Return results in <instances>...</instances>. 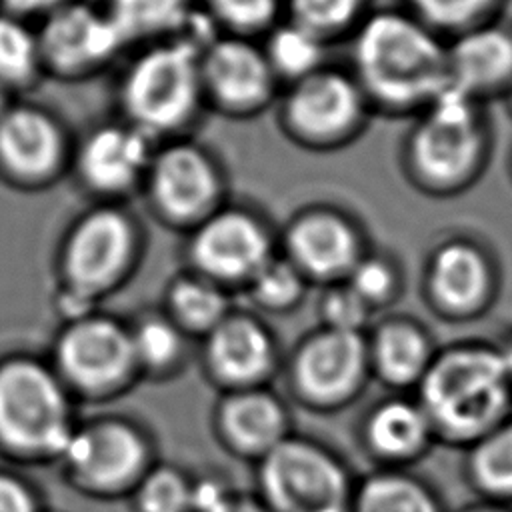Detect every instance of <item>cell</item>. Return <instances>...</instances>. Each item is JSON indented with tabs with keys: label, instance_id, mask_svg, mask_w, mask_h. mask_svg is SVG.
Listing matches in <instances>:
<instances>
[{
	"label": "cell",
	"instance_id": "18",
	"mask_svg": "<svg viewBox=\"0 0 512 512\" xmlns=\"http://www.w3.org/2000/svg\"><path fill=\"white\" fill-rule=\"evenodd\" d=\"M200 360L220 392L270 386L282 364L276 334L262 314L240 306L200 340Z\"/></svg>",
	"mask_w": 512,
	"mask_h": 512
},
{
	"label": "cell",
	"instance_id": "29",
	"mask_svg": "<svg viewBox=\"0 0 512 512\" xmlns=\"http://www.w3.org/2000/svg\"><path fill=\"white\" fill-rule=\"evenodd\" d=\"M260 44L282 88L330 64V44L288 18H282L268 34H264Z\"/></svg>",
	"mask_w": 512,
	"mask_h": 512
},
{
	"label": "cell",
	"instance_id": "2",
	"mask_svg": "<svg viewBox=\"0 0 512 512\" xmlns=\"http://www.w3.org/2000/svg\"><path fill=\"white\" fill-rule=\"evenodd\" d=\"M216 34L200 8L184 34L136 48L118 76V118L156 142L190 136L206 112L200 52Z\"/></svg>",
	"mask_w": 512,
	"mask_h": 512
},
{
	"label": "cell",
	"instance_id": "38",
	"mask_svg": "<svg viewBox=\"0 0 512 512\" xmlns=\"http://www.w3.org/2000/svg\"><path fill=\"white\" fill-rule=\"evenodd\" d=\"M318 316L320 326L346 332H368L376 320V312L344 280L322 288Z\"/></svg>",
	"mask_w": 512,
	"mask_h": 512
},
{
	"label": "cell",
	"instance_id": "34",
	"mask_svg": "<svg viewBox=\"0 0 512 512\" xmlns=\"http://www.w3.org/2000/svg\"><path fill=\"white\" fill-rule=\"evenodd\" d=\"M218 34L260 40L284 18V0H200Z\"/></svg>",
	"mask_w": 512,
	"mask_h": 512
},
{
	"label": "cell",
	"instance_id": "21",
	"mask_svg": "<svg viewBox=\"0 0 512 512\" xmlns=\"http://www.w3.org/2000/svg\"><path fill=\"white\" fill-rule=\"evenodd\" d=\"M212 430L228 454L252 464L294 434L290 406L272 386L220 392Z\"/></svg>",
	"mask_w": 512,
	"mask_h": 512
},
{
	"label": "cell",
	"instance_id": "46",
	"mask_svg": "<svg viewBox=\"0 0 512 512\" xmlns=\"http://www.w3.org/2000/svg\"><path fill=\"white\" fill-rule=\"evenodd\" d=\"M502 102H504V106H506V110H508V114L512 116V82H510V86L506 88V92L502 94V98H500Z\"/></svg>",
	"mask_w": 512,
	"mask_h": 512
},
{
	"label": "cell",
	"instance_id": "30",
	"mask_svg": "<svg viewBox=\"0 0 512 512\" xmlns=\"http://www.w3.org/2000/svg\"><path fill=\"white\" fill-rule=\"evenodd\" d=\"M464 470L484 500H512V418L466 448Z\"/></svg>",
	"mask_w": 512,
	"mask_h": 512
},
{
	"label": "cell",
	"instance_id": "32",
	"mask_svg": "<svg viewBox=\"0 0 512 512\" xmlns=\"http://www.w3.org/2000/svg\"><path fill=\"white\" fill-rule=\"evenodd\" d=\"M42 74L36 30L30 22L0 12V82L18 92L34 86Z\"/></svg>",
	"mask_w": 512,
	"mask_h": 512
},
{
	"label": "cell",
	"instance_id": "33",
	"mask_svg": "<svg viewBox=\"0 0 512 512\" xmlns=\"http://www.w3.org/2000/svg\"><path fill=\"white\" fill-rule=\"evenodd\" d=\"M368 12V0H284V18L328 44L350 38Z\"/></svg>",
	"mask_w": 512,
	"mask_h": 512
},
{
	"label": "cell",
	"instance_id": "9",
	"mask_svg": "<svg viewBox=\"0 0 512 512\" xmlns=\"http://www.w3.org/2000/svg\"><path fill=\"white\" fill-rule=\"evenodd\" d=\"M370 378L366 332L318 326L298 340L286 360V382L292 396L316 412L350 406Z\"/></svg>",
	"mask_w": 512,
	"mask_h": 512
},
{
	"label": "cell",
	"instance_id": "17",
	"mask_svg": "<svg viewBox=\"0 0 512 512\" xmlns=\"http://www.w3.org/2000/svg\"><path fill=\"white\" fill-rule=\"evenodd\" d=\"M156 144L122 118L100 122L74 142L70 170L100 202H120L142 192Z\"/></svg>",
	"mask_w": 512,
	"mask_h": 512
},
{
	"label": "cell",
	"instance_id": "3",
	"mask_svg": "<svg viewBox=\"0 0 512 512\" xmlns=\"http://www.w3.org/2000/svg\"><path fill=\"white\" fill-rule=\"evenodd\" d=\"M414 396L432 424L436 444L466 450L510 418L512 382L502 350L480 340L438 346Z\"/></svg>",
	"mask_w": 512,
	"mask_h": 512
},
{
	"label": "cell",
	"instance_id": "19",
	"mask_svg": "<svg viewBox=\"0 0 512 512\" xmlns=\"http://www.w3.org/2000/svg\"><path fill=\"white\" fill-rule=\"evenodd\" d=\"M422 284L424 296L438 316L446 320L476 318L492 302L494 264L480 242L452 234L430 248Z\"/></svg>",
	"mask_w": 512,
	"mask_h": 512
},
{
	"label": "cell",
	"instance_id": "28",
	"mask_svg": "<svg viewBox=\"0 0 512 512\" xmlns=\"http://www.w3.org/2000/svg\"><path fill=\"white\" fill-rule=\"evenodd\" d=\"M128 326L142 376L168 380L186 368L192 338L162 308L142 312Z\"/></svg>",
	"mask_w": 512,
	"mask_h": 512
},
{
	"label": "cell",
	"instance_id": "41",
	"mask_svg": "<svg viewBox=\"0 0 512 512\" xmlns=\"http://www.w3.org/2000/svg\"><path fill=\"white\" fill-rule=\"evenodd\" d=\"M0 512H36L28 492L4 476H0Z\"/></svg>",
	"mask_w": 512,
	"mask_h": 512
},
{
	"label": "cell",
	"instance_id": "10",
	"mask_svg": "<svg viewBox=\"0 0 512 512\" xmlns=\"http://www.w3.org/2000/svg\"><path fill=\"white\" fill-rule=\"evenodd\" d=\"M142 226L120 202H100L70 228L64 268L84 298L102 296L120 286L142 254Z\"/></svg>",
	"mask_w": 512,
	"mask_h": 512
},
{
	"label": "cell",
	"instance_id": "25",
	"mask_svg": "<svg viewBox=\"0 0 512 512\" xmlns=\"http://www.w3.org/2000/svg\"><path fill=\"white\" fill-rule=\"evenodd\" d=\"M126 50L176 38L200 12V0H106L102 6Z\"/></svg>",
	"mask_w": 512,
	"mask_h": 512
},
{
	"label": "cell",
	"instance_id": "16",
	"mask_svg": "<svg viewBox=\"0 0 512 512\" xmlns=\"http://www.w3.org/2000/svg\"><path fill=\"white\" fill-rule=\"evenodd\" d=\"M44 74L74 82L108 68L126 46L102 6L70 0L36 28Z\"/></svg>",
	"mask_w": 512,
	"mask_h": 512
},
{
	"label": "cell",
	"instance_id": "36",
	"mask_svg": "<svg viewBox=\"0 0 512 512\" xmlns=\"http://www.w3.org/2000/svg\"><path fill=\"white\" fill-rule=\"evenodd\" d=\"M192 484L184 468L156 462L132 490L136 512H192Z\"/></svg>",
	"mask_w": 512,
	"mask_h": 512
},
{
	"label": "cell",
	"instance_id": "27",
	"mask_svg": "<svg viewBox=\"0 0 512 512\" xmlns=\"http://www.w3.org/2000/svg\"><path fill=\"white\" fill-rule=\"evenodd\" d=\"M350 512H446L438 492L408 468L376 466L356 480Z\"/></svg>",
	"mask_w": 512,
	"mask_h": 512
},
{
	"label": "cell",
	"instance_id": "1",
	"mask_svg": "<svg viewBox=\"0 0 512 512\" xmlns=\"http://www.w3.org/2000/svg\"><path fill=\"white\" fill-rule=\"evenodd\" d=\"M348 40L374 116L410 120L448 88L446 38L402 6L370 10Z\"/></svg>",
	"mask_w": 512,
	"mask_h": 512
},
{
	"label": "cell",
	"instance_id": "7",
	"mask_svg": "<svg viewBox=\"0 0 512 512\" xmlns=\"http://www.w3.org/2000/svg\"><path fill=\"white\" fill-rule=\"evenodd\" d=\"M140 194L162 226L188 234L228 202V180L210 148L180 136L156 144Z\"/></svg>",
	"mask_w": 512,
	"mask_h": 512
},
{
	"label": "cell",
	"instance_id": "12",
	"mask_svg": "<svg viewBox=\"0 0 512 512\" xmlns=\"http://www.w3.org/2000/svg\"><path fill=\"white\" fill-rule=\"evenodd\" d=\"M200 80L206 110L230 120H250L274 104L282 92L260 40L216 34L200 52Z\"/></svg>",
	"mask_w": 512,
	"mask_h": 512
},
{
	"label": "cell",
	"instance_id": "45",
	"mask_svg": "<svg viewBox=\"0 0 512 512\" xmlns=\"http://www.w3.org/2000/svg\"><path fill=\"white\" fill-rule=\"evenodd\" d=\"M502 350V356H504V364H506V372H508V378L512 382V342L506 344Z\"/></svg>",
	"mask_w": 512,
	"mask_h": 512
},
{
	"label": "cell",
	"instance_id": "42",
	"mask_svg": "<svg viewBox=\"0 0 512 512\" xmlns=\"http://www.w3.org/2000/svg\"><path fill=\"white\" fill-rule=\"evenodd\" d=\"M224 512H272V510L262 502V498L256 492L250 494L240 490Z\"/></svg>",
	"mask_w": 512,
	"mask_h": 512
},
{
	"label": "cell",
	"instance_id": "31",
	"mask_svg": "<svg viewBox=\"0 0 512 512\" xmlns=\"http://www.w3.org/2000/svg\"><path fill=\"white\" fill-rule=\"evenodd\" d=\"M312 286L280 252L268 260L240 290L248 308L258 314L296 310Z\"/></svg>",
	"mask_w": 512,
	"mask_h": 512
},
{
	"label": "cell",
	"instance_id": "47",
	"mask_svg": "<svg viewBox=\"0 0 512 512\" xmlns=\"http://www.w3.org/2000/svg\"><path fill=\"white\" fill-rule=\"evenodd\" d=\"M510 170H512V158H510Z\"/></svg>",
	"mask_w": 512,
	"mask_h": 512
},
{
	"label": "cell",
	"instance_id": "37",
	"mask_svg": "<svg viewBox=\"0 0 512 512\" xmlns=\"http://www.w3.org/2000/svg\"><path fill=\"white\" fill-rule=\"evenodd\" d=\"M376 314L392 306L402 292V272L394 258L368 250L344 280Z\"/></svg>",
	"mask_w": 512,
	"mask_h": 512
},
{
	"label": "cell",
	"instance_id": "15",
	"mask_svg": "<svg viewBox=\"0 0 512 512\" xmlns=\"http://www.w3.org/2000/svg\"><path fill=\"white\" fill-rule=\"evenodd\" d=\"M62 458L86 488L102 494H132L156 464L148 432L124 418H104L76 428Z\"/></svg>",
	"mask_w": 512,
	"mask_h": 512
},
{
	"label": "cell",
	"instance_id": "6",
	"mask_svg": "<svg viewBox=\"0 0 512 512\" xmlns=\"http://www.w3.org/2000/svg\"><path fill=\"white\" fill-rule=\"evenodd\" d=\"M256 494L272 512H350L356 476L324 442L290 434L254 464Z\"/></svg>",
	"mask_w": 512,
	"mask_h": 512
},
{
	"label": "cell",
	"instance_id": "11",
	"mask_svg": "<svg viewBox=\"0 0 512 512\" xmlns=\"http://www.w3.org/2000/svg\"><path fill=\"white\" fill-rule=\"evenodd\" d=\"M74 430L64 390L44 368L16 362L0 370V436L10 446L62 456Z\"/></svg>",
	"mask_w": 512,
	"mask_h": 512
},
{
	"label": "cell",
	"instance_id": "13",
	"mask_svg": "<svg viewBox=\"0 0 512 512\" xmlns=\"http://www.w3.org/2000/svg\"><path fill=\"white\" fill-rule=\"evenodd\" d=\"M368 250L360 222L326 202L296 210L278 230V252L310 284L322 288L346 280Z\"/></svg>",
	"mask_w": 512,
	"mask_h": 512
},
{
	"label": "cell",
	"instance_id": "44",
	"mask_svg": "<svg viewBox=\"0 0 512 512\" xmlns=\"http://www.w3.org/2000/svg\"><path fill=\"white\" fill-rule=\"evenodd\" d=\"M12 94H14V92H12L6 84L0 82V118H2V114L12 106V102H14V100H12Z\"/></svg>",
	"mask_w": 512,
	"mask_h": 512
},
{
	"label": "cell",
	"instance_id": "20",
	"mask_svg": "<svg viewBox=\"0 0 512 512\" xmlns=\"http://www.w3.org/2000/svg\"><path fill=\"white\" fill-rule=\"evenodd\" d=\"M58 362L66 378L84 392L112 394L142 376L130 326L112 318H86L62 336Z\"/></svg>",
	"mask_w": 512,
	"mask_h": 512
},
{
	"label": "cell",
	"instance_id": "40",
	"mask_svg": "<svg viewBox=\"0 0 512 512\" xmlns=\"http://www.w3.org/2000/svg\"><path fill=\"white\" fill-rule=\"evenodd\" d=\"M70 0H0V12L20 18L24 22L44 20Z\"/></svg>",
	"mask_w": 512,
	"mask_h": 512
},
{
	"label": "cell",
	"instance_id": "4",
	"mask_svg": "<svg viewBox=\"0 0 512 512\" xmlns=\"http://www.w3.org/2000/svg\"><path fill=\"white\" fill-rule=\"evenodd\" d=\"M492 152V130L484 104L446 88L410 118L400 146L406 182L424 196L452 198L472 188Z\"/></svg>",
	"mask_w": 512,
	"mask_h": 512
},
{
	"label": "cell",
	"instance_id": "14",
	"mask_svg": "<svg viewBox=\"0 0 512 512\" xmlns=\"http://www.w3.org/2000/svg\"><path fill=\"white\" fill-rule=\"evenodd\" d=\"M74 140L48 108L12 102L0 118V180L40 190L60 180L72 164Z\"/></svg>",
	"mask_w": 512,
	"mask_h": 512
},
{
	"label": "cell",
	"instance_id": "22",
	"mask_svg": "<svg viewBox=\"0 0 512 512\" xmlns=\"http://www.w3.org/2000/svg\"><path fill=\"white\" fill-rule=\"evenodd\" d=\"M448 86L486 104L512 82V24L484 22L446 40Z\"/></svg>",
	"mask_w": 512,
	"mask_h": 512
},
{
	"label": "cell",
	"instance_id": "5",
	"mask_svg": "<svg viewBox=\"0 0 512 512\" xmlns=\"http://www.w3.org/2000/svg\"><path fill=\"white\" fill-rule=\"evenodd\" d=\"M274 114L282 136L308 152L346 148L374 116L350 68L336 64L284 86Z\"/></svg>",
	"mask_w": 512,
	"mask_h": 512
},
{
	"label": "cell",
	"instance_id": "24",
	"mask_svg": "<svg viewBox=\"0 0 512 512\" xmlns=\"http://www.w3.org/2000/svg\"><path fill=\"white\" fill-rule=\"evenodd\" d=\"M370 372L390 392L416 390L438 346L428 328L412 316L376 318L366 332Z\"/></svg>",
	"mask_w": 512,
	"mask_h": 512
},
{
	"label": "cell",
	"instance_id": "8",
	"mask_svg": "<svg viewBox=\"0 0 512 512\" xmlns=\"http://www.w3.org/2000/svg\"><path fill=\"white\" fill-rule=\"evenodd\" d=\"M184 254L188 270L240 292L278 254V230L260 210L228 200L186 234Z\"/></svg>",
	"mask_w": 512,
	"mask_h": 512
},
{
	"label": "cell",
	"instance_id": "23",
	"mask_svg": "<svg viewBox=\"0 0 512 512\" xmlns=\"http://www.w3.org/2000/svg\"><path fill=\"white\" fill-rule=\"evenodd\" d=\"M358 438L366 454L386 468H410L436 444L422 404L404 392L374 402L360 420Z\"/></svg>",
	"mask_w": 512,
	"mask_h": 512
},
{
	"label": "cell",
	"instance_id": "35",
	"mask_svg": "<svg viewBox=\"0 0 512 512\" xmlns=\"http://www.w3.org/2000/svg\"><path fill=\"white\" fill-rule=\"evenodd\" d=\"M506 0H404L402 8L412 12L442 38L496 20Z\"/></svg>",
	"mask_w": 512,
	"mask_h": 512
},
{
	"label": "cell",
	"instance_id": "39",
	"mask_svg": "<svg viewBox=\"0 0 512 512\" xmlns=\"http://www.w3.org/2000/svg\"><path fill=\"white\" fill-rule=\"evenodd\" d=\"M240 490L218 474L196 476L192 484V512H224Z\"/></svg>",
	"mask_w": 512,
	"mask_h": 512
},
{
	"label": "cell",
	"instance_id": "43",
	"mask_svg": "<svg viewBox=\"0 0 512 512\" xmlns=\"http://www.w3.org/2000/svg\"><path fill=\"white\" fill-rule=\"evenodd\" d=\"M458 512H512L508 510L502 502H492V500H480V502H472L464 508H460Z\"/></svg>",
	"mask_w": 512,
	"mask_h": 512
},
{
	"label": "cell",
	"instance_id": "26",
	"mask_svg": "<svg viewBox=\"0 0 512 512\" xmlns=\"http://www.w3.org/2000/svg\"><path fill=\"white\" fill-rule=\"evenodd\" d=\"M160 308L192 340H202L236 308V304L234 292L186 268L168 280Z\"/></svg>",
	"mask_w": 512,
	"mask_h": 512
}]
</instances>
